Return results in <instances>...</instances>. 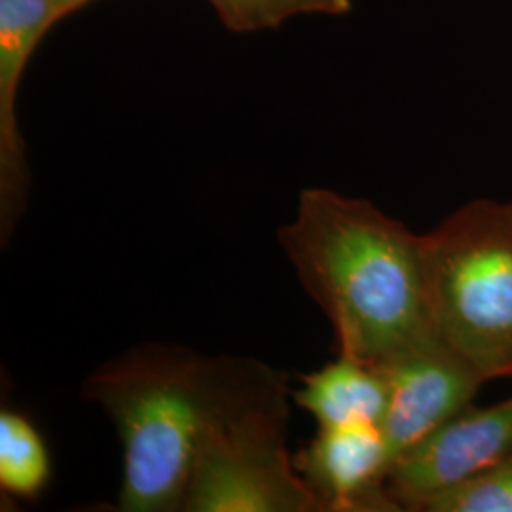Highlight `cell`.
<instances>
[{
    "label": "cell",
    "mask_w": 512,
    "mask_h": 512,
    "mask_svg": "<svg viewBox=\"0 0 512 512\" xmlns=\"http://www.w3.org/2000/svg\"><path fill=\"white\" fill-rule=\"evenodd\" d=\"M294 465L323 512H399L385 488L391 452L376 423L319 427Z\"/></svg>",
    "instance_id": "cell-7"
},
{
    "label": "cell",
    "mask_w": 512,
    "mask_h": 512,
    "mask_svg": "<svg viewBox=\"0 0 512 512\" xmlns=\"http://www.w3.org/2000/svg\"><path fill=\"white\" fill-rule=\"evenodd\" d=\"M512 454V397L486 408H465L389 465L385 488L399 512L431 505Z\"/></svg>",
    "instance_id": "cell-5"
},
{
    "label": "cell",
    "mask_w": 512,
    "mask_h": 512,
    "mask_svg": "<svg viewBox=\"0 0 512 512\" xmlns=\"http://www.w3.org/2000/svg\"><path fill=\"white\" fill-rule=\"evenodd\" d=\"M289 380L249 357H215L184 512H323L287 450Z\"/></svg>",
    "instance_id": "cell-3"
},
{
    "label": "cell",
    "mask_w": 512,
    "mask_h": 512,
    "mask_svg": "<svg viewBox=\"0 0 512 512\" xmlns=\"http://www.w3.org/2000/svg\"><path fill=\"white\" fill-rule=\"evenodd\" d=\"M209 4L232 33L268 31L296 16H344L351 10V0H209Z\"/></svg>",
    "instance_id": "cell-11"
},
{
    "label": "cell",
    "mask_w": 512,
    "mask_h": 512,
    "mask_svg": "<svg viewBox=\"0 0 512 512\" xmlns=\"http://www.w3.org/2000/svg\"><path fill=\"white\" fill-rule=\"evenodd\" d=\"M57 23L50 0H0V236L8 245L29 194L27 148L18 122L23 73Z\"/></svg>",
    "instance_id": "cell-8"
},
{
    "label": "cell",
    "mask_w": 512,
    "mask_h": 512,
    "mask_svg": "<svg viewBox=\"0 0 512 512\" xmlns=\"http://www.w3.org/2000/svg\"><path fill=\"white\" fill-rule=\"evenodd\" d=\"M90 2H92V0H50L52 10H54L55 19H57V21H59V19L67 18V16H71L73 12L80 10L82 6L90 4Z\"/></svg>",
    "instance_id": "cell-13"
},
{
    "label": "cell",
    "mask_w": 512,
    "mask_h": 512,
    "mask_svg": "<svg viewBox=\"0 0 512 512\" xmlns=\"http://www.w3.org/2000/svg\"><path fill=\"white\" fill-rule=\"evenodd\" d=\"M52 476V459L37 425L12 408L0 412V488L21 501H35Z\"/></svg>",
    "instance_id": "cell-10"
},
{
    "label": "cell",
    "mask_w": 512,
    "mask_h": 512,
    "mask_svg": "<svg viewBox=\"0 0 512 512\" xmlns=\"http://www.w3.org/2000/svg\"><path fill=\"white\" fill-rule=\"evenodd\" d=\"M429 512H512V454L492 471L440 497Z\"/></svg>",
    "instance_id": "cell-12"
},
{
    "label": "cell",
    "mask_w": 512,
    "mask_h": 512,
    "mask_svg": "<svg viewBox=\"0 0 512 512\" xmlns=\"http://www.w3.org/2000/svg\"><path fill=\"white\" fill-rule=\"evenodd\" d=\"M378 368L387 389L380 427L391 463L469 408L486 384L475 368L437 334Z\"/></svg>",
    "instance_id": "cell-6"
},
{
    "label": "cell",
    "mask_w": 512,
    "mask_h": 512,
    "mask_svg": "<svg viewBox=\"0 0 512 512\" xmlns=\"http://www.w3.org/2000/svg\"><path fill=\"white\" fill-rule=\"evenodd\" d=\"M215 357L143 344L95 368L82 395L122 444V512H181L207 418Z\"/></svg>",
    "instance_id": "cell-2"
},
{
    "label": "cell",
    "mask_w": 512,
    "mask_h": 512,
    "mask_svg": "<svg viewBox=\"0 0 512 512\" xmlns=\"http://www.w3.org/2000/svg\"><path fill=\"white\" fill-rule=\"evenodd\" d=\"M435 332L488 384L512 378V202L473 200L421 234Z\"/></svg>",
    "instance_id": "cell-4"
},
{
    "label": "cell",
    "mask_w": 512,
    "mask_h": 512,
    "mask_svg": "<svg viewBox=\"0 0 512 512\" xmlns=\"http://www.w3.org/2000/svg\"><path fill=\"white\" fill-rule=\"evenodd\" d=\"M277 238L300 285L329 317L338 353L382 366L437 334L421 234L374 203L306 188Z\"/></svg>",
    "instance_id": "cell-1"
},
{
    "label": "cell",
    "mask_w": 512,
    "mask_h": 512,
    "mask_svg": "<svg viewBox=\"0 0 512 512\" xmlns=\"http://www.w3.org/2000/svg\"><path fill=\"white\" fill-rule=\"evenodd\" d=\"M294 401L319 427L382 425L387 403L384 374L378 366L338 353L334 361L302 376Z\"/></svg>",
    "instance_id": "cell-9"
}]
</instances>
